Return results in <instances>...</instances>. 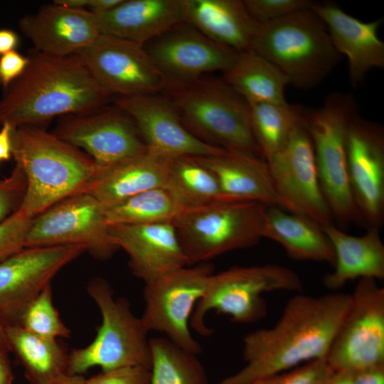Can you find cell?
Listing matches in <instances>:
<instances>
[{
  "label": "cell",
  "instance_id": "f907efd6",
  "mask_svg": "<svg viewBox=\"0 0 384 384\" xmlns=\"http://www.w3.org/2000/svg\"><path fill=\"white\" fill-rule=\"evenodd\" d=\"M0 349L8 350L9 346L5 334V326L0 322Z\"/></svg>",
  "mask_w": 384,
  "mask_h": 384
},
{
  "label": "cell",
  "instance_id": "d6986e66",
  "mask_svg": "<svg viewBox=\"0 0 384 384\" xmlns=\"http://www.w3.org/2000/svg\"><path fill=\"white\" fill-rule=\"evenodd\" d=\"M116 105L134 121L151 152L174 158L210 156L224 150L203 142L191 133L171 101L146 95L121 97Z\"/></svg>",
  "mask_w": 384,
  "mask_h": 384
},
{
  "label": "cell",
  "instance_id": "836d02e7",
  "mask_svg": "<svg viewBox=\"0 0 384 384\" xmlns=\"http://www.w3.org/2000/svg\"><path fill=\"white\" fill-rule=\"evenodd\" d=\"M184 209L166 188L147 190L105 208L109 224L142 225L173 222Z\"/></svg>",
  "mask_w": 384,
  "mask_h": 384
},
{
  "label": "cell",
  "instance_id": "60d3db41",
  "mask_svg": "<svg viewBox=\"0 0 384 384\" xmlns=\"http://www.w3.org/2000/svg\"><path fill=\"white\" fill-rule=\"evenodd\" d=\"M28 63V57L16 50L0 56V85L3 90L23 73Z\"/></svg>",
  "mask_w": 384,
  "mask_h": 384
},
{
  "label": "cell",
  "instance_id": "4fadbf2b",
  "mask_svg": "<svg viewBox=\"0 0 384 384\" xmlns=\"http://www.w3.org/2000/svg\"><path fill=\"white\" fill-rule=\"evenodd\" d=\"M266 162L277 206L320 225L332 223L334 218L319 181L312 142L302 121L284 148Z\"/></svg>",
  "mask_w": 384,
  "mask_h": 384
},
{
  "label": "cell",
  "instance_id": "6da1fadb",
  "mask_svg": "<svg viewBox=\"0 0 384 384\" xmlns=\"http://www.w3.org/2000/svg\"><path fill=\"white\" fill-rule=\"evenodd\" d=\"M350 302L351 294L341 292L292 297L274 326L244 337L246 365L217 384H248L313 361L326 360Z\"/></svg>",
  "mask_w": 384,
  "mask_h": 384
},
{
  "label": "cell",
  "instance_id": "ac0fdd59",
  "mask_svg": "<svg viewBox=\"0 0 384 384\" xmlns=\"http://www.w3.org/2000/svg\"><path fill=\"white\" fill-rule=\"evenodd\" d=\"M68 116L53 134L83 149L97 166H110L147 151L135 123L125 112L101 108Z\"/></svg>",
  "mask_w": 384,
  "mask_h": 384
},
{
  "label": "cell",
  "instance_id": "d4e9b609",
  "mask_svg": "<svg viewBox=\"0 0 384 384\" xmlns=\"http://www.w3.org/2000/svg\"><path fill=\"white\" fill-rule=\"evenodd\" d=\"M215 177L223 200L252 201L277 206V199L265 160L223 150L210 156H192Z\"/></svg>",
  "mask_w": 384,
  "mask_h": 384
},
{
  "label": "cell",
  "instance_id": "603a6c76",
  "mask_svg": "<svg viewBox=\"0 0 384 384\" xmlns=\"http://www.w3.org/2000/svg\"><path fill=\"white\" fill-rule=\"evenodd\" d=\"M171 159L147 150L110 166H96L81 193L92 196L108 208L147 190L165 188Z\"/></svg>",
  "mask_w": 384,
  "mask_h": 384
},
{
  "label": "cell",
  "instance_id": "4dcf8cb0",
  "mask_svg": "<svg viewBox=\"0 0 384 384\" xmlns=\"http://www.w3.org/2000/svg\"><path fill=\"white\" fill-rule=\"evenodd\" d=\"M254 139L267 161L282 150L302 121L304 107L289 104H249Z\"/></svg>",
  "mask_w": 384,
  "mask_h": 384
},
{
  "label": "cell",
  "instance_id": "8fae6325",
  "mask_svg": "<svg viewBox=\"0 0 384 384\" xmlns=\"http://www.w3.org/2000/svg\"><path fill=\"white\" fill-rule=\"evenodd\" d=\"M326 361L335 372L384 364V288L377 280L358 279Z\"/></svg>",
  "mask_w": 384,
  "mask_h": 384
},
{
  "label": "cell",
  "instance_id": "f6af8a7d",
  "mask_svg": "<svg viewBox=\"0 0 384 384\" xmlns=\"http://www.w3.org/2000/svg\"><path fill=\"white\" fill-rule=\"evenodd\" d=\"M124 0H88L87 8L94 14L108 12L119 5Z\"/></svg>",
  "mask_w": 384,
  "mask_h": 384
},
{
  "label": "cell",
  "instance_id": "bcb514c9",
  "mask_svg": "<svg viewBox=\"0 0 384 384\" xmlns=\"http://www.w3.org/2000/svg\"><path fill=\"white\" fill-rule=\"evenodd\" d=\"M6 351L0 349V384H13L14 378Z\"/></svg>",
  "mask_w": 384,
  "mask_h": 384
},
{
  "label": "cell",
  "instance_id": "ba28073f",
  "mask_svg": "<svg viewBox=\"0 0 384 384\" xmlns=\"http://www.w3.org/2000/svg\"><path fill=\"white\" fill-rule=\"evenodd\" d=\"M267 207L257 202L220 200L185 208L173 223L188 265L255 245L262 238Z\"/></svg>",
  "mask_w": 384,
  "mask_h": 384
},
{
  "label": "cell",
  "instance_id": "30bf717a",
  "mask_svg": "<svg viewBox=\"0 0 384 384\" xmlns=\"http://www.w3.org/2000/svg\"><path fill=\"white\" fill-rule=\"evenodd\" d=\"M213 270L212 264L202 262L145 283L144 309L140 319L146 329L163 333L178 347L200 354L202 347L191 334L190 320Z\"/></svg>",
  "mask_w": 384,
  "mask_h": 384
},
{
  "label": "cell",
  "instance_id": "cb8c5ba5",
  "mask_svg": "<svg viewBox=\"0 0 384 384\" xmlns=\"http://www.w3.org/2000/svg\"><path fill=\"white\" fill-rule=\"evenodd\" d=\"M95 15L100 34L142 46L184 22L182 0H124L111 11Z\"/></svg>",
  "mask_w": 384,
  "mask_h": 384
},
{
  "label": "cell",
  "instance_id": "681fc988",
  "mask_svg": "<svg viewBox=\"0 0 384 384\" xmlns=\"http://www.w3.org/2000/svg\"><path fill=\"white\" fill-rule=\"evenodd\" d=\"M329 384H352V373L350 372H335Z\"/></svg>",
  "mask_w": 384,
  "mask_h": 384
},
{
  "label": "cell",
  "instance_id": "44dd1931",
  "mask_svg": "<svg viewBox=\"0 0 384 384\" xmlns=\"http://www.w3.org/2000/svg\"><path fill=\"white\" fill-rule=\"evenodd\" d=\"M311 9L324 23L337 53L347 58L352 87L361 85L370 70L384 67V43L378 36L383 18L364 22L330 2H313Z\"/></svg>",
  "mask_w": 384,
  "mask_h": 384
},
{
  "label": "cell",
  "instance_id": "7402d4cb",
  "mask_svg": "<svg viewBox=\"0 0 384 384\" xmlns=\"http://www.w3.org/2000/svg\"><path fill=\"white\" fill-rule=\"evenodd\" d=\"M19 28L36 51L55 56L78 54L100 35L96 16L89 10L53 3L22 17Z\"/></svg>",
  "mask_w": 384,
  "mask_h": 384
},
{
  "label": "cell",
  "instance_id": "f35d334b",
  "mask_svg": "<svg viewBox=\"0 0 384 384\" xmlns=\"http://www.w3.org/2000/svg\"><path fill=\"white\" fill-rule=\"evenodd\" d=\"M26 187L24 173L17 164L8 176L0 178V223L20 208Z\"/></svg>",
  "mask_w": 384,
  "mask_h": 384
},
{
  "label": "cell",
  "instance_id": "2e32d148",
  "mask_svg": "<svg viewBox=\"0 0 384 384\" xmlns=\"http://www.w3.org/2000/svg\"><path fill=\"white\" fill-rule=\"evenodd\" d=\"M146 44L144 48L166 80L169 88L193 83L207 73L220 70L224 73L234 65L239 53L184 22Z\"/></svg>",
  "mask_w": 384,
  "mask_h": 384
},
{
  "label": "cell",
  "instance_id": "277c9868",
  "mask_svg": "<svg viewBox=\"0 0 384 384\" xmlns=\"http://www.w3.org/2000/svg\"><path fill=\"white\" fill-rule=\"evenodd\" d=\"M250 50L275 65L289 85L304 90L319 85L341 59L311 8L259 24Z\"/></svg>",
  "mask_w": 384,
  "mask_h": 384
},
{
  "label": "cell",
  "instance_id": "7bdbcfd3",
  "mask_svg": "<svg viewBox=\"0 0 384 384\" xmlns=\"http://www.w3.org/2000/svg\"><path fill=\"white\" fill-rule=\"evenodd\" d=\"M0 129V161H7L12 156V132L9 124H3Z\"/></svg>",
  "mask_w": 384,
  "mask_h": 384
},
{
  "label": "cell",
  "instance_id": "ffe728a7",
  "mask_svg": "<svg viewBox=\"0 0 384 384\" xmlns=\"http://www.w3.org/2000/svg\"><path fill=\"white\" fill-rule=\"evenodd\" d=\"M108 233L112 243L127 253L132 273L144 283L188 266L173 222L110 224Z\"/></svg>",
  "mask_w": 384,
  "mask_h": 384
},
{
  "label": "cell",
  "instance_id": "83f0119b",
  "mask_svg": "<svg viewBox=\"0 0 384 384\" xmlns=\"http://www.w3.org/2000/svg\"><path fill=\"white\" fill-rule=\"evenodd\" d=\"M262 238L280 244L295 260L326 262L332 267L334 252L321 225L305 217L267 206Z\"/></svg>",
  "mask_w": 384,
  "mask_h": 384
},
{
  "label": "cell",
  "instance_id": "5b68a950",
  "mask_svg": "<svg viewBox=\"0 0 384 384\" xmlns=\"http://www.w3.org/2000/svg\"><path fill=\"white\" fill-rule=\"evenodd\" d=\"M358 106L350 93L329 94L318 108L304 107L302 122L314 146L319 181L333 218L364 225L348 178L346 135Z\"/></svg>",
  "mask_w": 384,
  "mask_h": 384
},
{
  "label": "cell",
  "instance_id": "7dc6e473",
  "mask_svg": "<svg viewBox=\"0 0 384 384\" xmlns=\"http://www.w3.org/2000/svg\"><path fill=\"white\" fill-rule=\"evenodd\" d=\"M50 384H87V380L81 375L63 373L54 379Z\"/></svg>",
  "mask_w": 384,
  "mask_h": 384
},
{
  "label": "cell",
  "instance_id": "3957f363",
  "mask_svg": "<svg viewBox=\"0 0 384 384\" xmlns=\"http://www.w3.org/2000/svg\"><path fill=\"white\" fill-rule=\"evenodd\" d=\"M11 139L12 156L26 181L20 209L32 219L81 193L95 171L90 156L38 126L14 129Z\"/></svg>",
  "mask_w": 384,
  "mask_h": 384
},
{
  "label": "cell",
  "instance_id": "8d00e7d4",
  "mask_svg": "<svg viewBox=\"0 0 384 384\" xmlns=\"http://www.w3.org/2000/svg\"><path fill=\"white\" fill-rule=\"evenodd\" d=\"M250 16L259 24L274 21L294 12L311 8L308 0H245Z\"/></svg>",
  "mask_w": 384,
  "mask_h": 384
},
{
  "label": "cell",
  "instance_id": "5bb4252c",
  "mask_svg": "<svg viewBox=\"0 0 384 384\" xmlns=\"http://www.w3.org/2000/svg\"><path fill=\"white\" fill-rule=\"evenodd\" d=\"M95 80L110 95H152L169 84L144 46L100 34L78 54Z\"/></svg>",
  "mask_w": 384,
  "mask_h": 384
},
{
  "label": "cell",
  "instance_id": "7a4b0ae2",
  "mask_svg": "<svg viewBox=\"0 0 384 384\" xmlns=\"http://www.w3.org/2000/svg\"><path fill=\"white\" fill-rule=\"evenodd\" d=\"M23 73L0 99V125L14 129L38 126L55 117L100 110L110 94L92 78L78 54L55 56L38 51L28 56Z\"/></svg>",
  "mask_w": 384,
  "mask_h": 384
},
{
  "label": "cell",
  "instance_id": "d590c367",
  "mask_svg": "<svg viewBox=\"0 0 384 384\" xmlns=\"http://www.w3.org/2000/svg\"><path fill=\"white\" fill-rule=\"evenodd\" d=\"M334 373L326 360H316L256 379L248 384H329Z\"/></svg>",
  "mask_w": 384,
  "mask_h": 384
},
{
  "label": "cell",
  "instance_id": "8992f818",
  "mask_svg": "<svg viewBox=\"0 0 384 384\" xmlns=\"http://www.w3.org/2000/svg\"><path fill=\"white\" fill-rule=\"evenodd\" d=\"M169 89L182 123L195 137L227 151L264 159L252 134L248 102L223 79L198 80Z\"/></svg>",
  "mask_w": 384,
  "mask_h": 384
},
{
  "label": "cell",
  "instance_id": "ee69618b",
  "mask_svg": "<svg viewBox=\"0 0 384 384\" xmlns=\"http://www.w3.org/2000/svg\"><path fill=\"white\" fill-rule=\"evenodd\" d=\"M19 43L18 34L9 28L0 29V56L16 50Z\"/></svg>",
  "mask_w": 384,
  "mask_h": 384
},
{
  "label": "cell",
  "instance_id": "ab89813d",
  "mask_svg": "<svg viewBox=\"0 0 384 384\" xmlns=\"http://www.w3.org/2000/svg\"><path fill=\"white\" fill-rule=\"evenodd\" d=\"M151 368L143 366H124L102 371L87 380V384H151Z\"/></svg>",
  "mask_w": 384,
  "mask_h": 384
},
{
  "label": "cell",
  "instance_id": "1f68e13d",
  "mask_svg": "<svg viewBox=\"0 0 384 384\" xmlns=\"http://www.w3.org/2000/svg\"><path fill=\"white\" fill-rule=\"evenodd\" d=\"M165 188L184 208L223 200L213 173L192 156L170 159Z\"/></svg>",
  "mask_w": 384,
  "mask_h": 384
},
{
  "label": "cell",
  "instance_id": "9a60e30c",
  "mask_svg": "<svg viewBox=\"0 0 384 384\" xmlns=\"http://www.w3.org/2000/svg\"><path fill=\"white\" fill-rule=\"evenodd\" d=\"M84 252L78 245L25 247L0 262V322L17 324L54 277Z\"/></svg>",
  "mask_w": 384,
  "mask_h": 384
},
{
  "label": "cell",
  "instance_id": "b9f144b4",
  "mask_svg": "<svg viewBox=\"0 0 384 384\" xmlns=\"http://www.w3.org/2000/svg\"><path fill=\"white\" fill-rule=\"evenodd\" d=\"M352 373V384H384V364L364 368Z\"/></svg>",
  "mask_w": 384,
  "mask_h": 384
},
{
  "label": "cell",
  "instance_id": "d6a6232c",
  "mask_svg": "<svg viewBox=\"0 0 384 384\" xmlns=\"http://www.w3.org/2000/svg\"><path fill=\"white\" fill-rule=\"evenodd\" d=\"M151 384H208L206 371L196 354L166 337L149 338Z\"/></svg>",
  "mask_w": 384,
  "mask_h": 384
},
{
  "label": "cell",
  "instance_id": "f1b7e54d",
  "mask_svg": "<svg viewBox=\"0 0 384 384\" xmlns=\"http://www.w3.org/2000/svg\"><path fill=\"white\" fill-rule=\"evenodd\" d=\"M223 80L248 104L286 103L287 78L272 63L252 50L238 53Z\"/></svg>",
  "mask_w": 384,
  "mask_h": 384
},
{
  "label": "cell",
  "instance_id": "c3c4849f",
  "mask_svg": "<svg viewBox=\"0 0 384 384\" xmlns=\"http://www.w3.org/2000/svg\"><path fill=\"white\" fill-rule=\"evenodd\" d=\"M53 4L69 9H84L87 6L88 0H55Z\"/></svg>",
  "mask_w": 384,
  "mask_h": 384
},
{
  "label": "cell",
  "instance_id": "74e56055",
  "mask_svg": "<svg viewBox=\"0 0 384 384\" xmlns=\"http://www.w3.org/2000/svg\"><path fill=\"white\" fill-rule=\"evenodd\" d=\"M32 218L20 208L0 223V262L23 247Z\"/></svg>",
  "mask_w": 384,
  "mask_h": 384
},
{
  "label": "cell",
  "instance_id": "52a82bcc",
  "mask_svg": "<svg viewBox=\"0 0 384 384\" xmlns=\"http://www.w3.org/2000/svg\"><path fill=\"white\" fill-rule=\"evenodd\" d=\"M87 291L100 309L102 323L89 345L69 353L67 373L81 375L96 366L102 371L129 366L151 368L149 331L128 300L115 298L110 284L100 277L92 279Z\"/></svg>",
  "mask_w": 384,
  "mask_h": 384
},
{
  "label": "cell",
  "instance_id": "f546056e",
  "mask_svg": "<svg viewBox=\"0 0 384 384\" xmlns=\"http://www.w3.org/2000/svg\"><path fill=\"white\" fill-rule=\"evenodd\" d=\"M5 334L9 349L18 356L31 384H50L67 373L69 353L58 340L34 334L18 324L5 325Z\"/></svg>",
  "mask_w": 384,
  "mask_h": 384
},
{
  "label": "cell",
  "instance_id": "e575fe53",
  "mask_svg": "<svg viewBox=\"0 0 384 384\" xmlns=\"http://www.w3.org/2000/svg\"><path fill=\"white\" fill-rule=\"evenodd\" d=\"M17 324L49 339L68 338L70 331L61 320L53 303L51 286L46 287L26 308Z\"/></svg>",
  "mask_w": 384,
  "mask_h": 384
},
{
  "label": "cell",
  "instance_id": "7c38bea8",
  "mask_svg": "<svg viewBox=\"0 0 384 384\" xmlns=\"http://www.w3.org/2000/svg\"><path fill=\"white\" fill-rule=\"evenodd\" d=\"M109 225L102 204L88 193H77L33 218L24 246L82 245L93 257L107 260L118 250Z\"/></svg>",
  "mask_w": 384,
  "mask_h": 384
},
{
  "label": "cell",
  "instance_id": "4316f807",
  "mask_svg": "<svg viewBox=\"0 0 384 384\" xmlns=\"http://www.w3.org/2000/svg\"><path fill=\"white\" fill-rule=\"evenodd\" d=\"M321 228L334 252V270L324 278L326 287L336 291L356 279L384 278V245L379 229L368 228L364 235L355 236L333 223Z\"/></svg>",
  "mask_w": 384,
  "mask_h": 384
},
{
  "label": "cell",
  "instance_id": "e0dca14e",
  "mask_svg": "<svg viewBox=\"0 0 384 384\" xmlns=\"http://www.w3.org/2000/svg\"><path fill=\"white\" fill-rule=\"evenodd\" d=\"M350 186L365 226L380 229L384 220V130L358 114L346 135Z\"/></svg>",
  "mask_w": 384,
  "mask_h": 384
},
{
  "label": "cell",
  "instance_id": "9c48e42d",
  "mask_svg": "<svg viewBox=\"0 0 384 384\" xmlns=\"http://www.w3.org/2000/svg\"><path fill=\"white\" fill-rule=\"evenodd\" d=\"M278 290L300 293L303 282L294 270L274 264L234 266L213 273L194 309L190 326L201 336L210 335L212 329L205 322L210 311L228 315L238 324L258 321L267 314L263 294Z\"/></svg>",
  "mask_w": 384,
  "mask_h": 384
},
{
  "label": "cell",
  "instance_id": "484cf974",
  "mask_svg": "<svg viewBox=\"0 0 384 384\" xmlns=\"http://www.w3.org/2000/svg\"><path fill=\"white\" fill-rule=\"evenodd\" d=\"M183 21L238 53L250 50L259 23L240 0H182Z\"/></svg>",
  "mask_w": 384,
  "mask_h": 384
}]
</instances>
